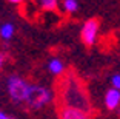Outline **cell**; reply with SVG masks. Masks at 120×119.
<instances>
[{"label": "cell", "mask_w": 120, "mask_h": 119, "mask_svg": "<svg viewBox=\"0 0 120 119\" xmlns=\"http://www.w3.org/2000/svg\"><path fill=\"white\" fill-rule=\"evenodd\" d=\"M62 99H63L65 107H74V108L89 111V104H88L86 93L83 90V87H82V84L77 79H74V77H69L63 84Z\"/></svg>", "instance_id": "cell-1"}, {"label": "cell", "mask_w": 120, "mask_h": 119, "mask_svg": "<svg viewBox=\"0 0 120 119\" xmlns=\"http://www.w3.org/2000/svg\"><path fill=\"white\" fill-rule=\"evenodd\" d=\"M54 98V93L46 87H42V85H35V84H29V91L28 96H26V102L31 110H40L43 107L49 104Z\"/></svg>", "instance_id": "cell-2"}, {"label": "cell", "mask_w": 120, "mask_h": 119, "mask_svg": "<svg viewBox=\"0 0 120 119\" xmlns=\"http://www.w3.org/2000/svg\"><path fill=\"white\" fill-rule=\"evenodd\" d=\"M6 88L11 101L14 104H25L29 91V82L17 74H11L6 79Z\"/></svg>", "instance_id": "cell-3"}, {"label": "cell", "mask_w": 120, "mask_h": 119, "mask_svg": "<svg viewBox=\"0 0 120 119\" xmlns=\"http://www.w3.org/2000/svg\"><path fill=\"white\" fill-rule=\"evenodd\" d=\"M99 31H100V23L97 19H89L83 23L82 26V40L86 46L95 45L99 39Z\"/></svg>", "instance_id": "cell-4"}, {"label": "cell", "mask_w": 120, "mask_h": 119, "mask_svg": "<svg viewBox=\"0 0 120 119\" xmlns=\"http://www.w3.org/2000/svg\"><path fill=\"white\" fill-rule=\"evenodd\" d=\"M60 119H91L89 113L74 107H63L60 110Z\"/></svg>", "instance_id": "cell-5"}, {"label": "cell", "mask_w": 120, "mask_h": 119, "mask_svg": "<svg viewBox=\"0 0 120 119\" xmlns=\"http://www.w3.org/2000/svg\"><path fill=\"white\" fill-rule=\"evenodd\" d=\"M103 102L108 110H117L120 107V91L116 88L106 90L105 96H103Z\"/></svg>", "instance_id": "cell-6"}, {"label": "cell", "mask_w": 120, "mask_h": 119, "mask_svg": "<svg viewBox=\"0 0 120 119\" xmlns=\"http://www.w3.org/2000/svg\"><path fill=\"white\" fill-rule=\"evenodd\" d=\"M65 68H66L65 62L62 59H59V57H51V59L48 60V71H49L51 74L59 76V74H62L65 71Z\"/></svg>", "instance_id": "cell-7"}, {"label": "cell", "mask_w": 120, "mask_h": 119, "mask_svg": "<svg viewBox=\"0 0 120 119\" xmlns=\"http://www.w3.org/2000/svg\"><path fill=\"white\" fill-rule=\"evenodd\" d=\"M14 34H15V26L12 23L8 22V23H3L2 26H0V39H3L5 42L11 40Z\"/></svg>", "instance_id": "cell-8"}, {"label": "cell", "mask_w": 120, "mask_h": 119, "mask_svg": "<svg viewBox=\"0 0 120 119\" xmlns=\"http://www.w3.org/2000/svg\"><path fill=\"white\" fill-rule=\"evenodd\" d=\"M62 8H63V11L68 12V14H74V12L79 11L80 3H79V0H63L62 2Z\"/></svg>", "instance_id": "cell-9"}, {"label": "cell", "mask_w": 120, "mask_h": 119, "mask_svg": "<svg viewBox=\"0 0 120 119\" xmlns=\"http://www.w3.org/2000/svg\"><path fill=\"white\" fill-rule=\"evenodd\" d=\"M39 5L46 11H54L59 5V0H37Z\"/></svg>", "instance_id": "cell-10"}, {"label": "cell", "mask_w": 120, "mask_h": 119, "mask_svg": "<svg viewBox=\"0 0 120 119\" xmlns=\"http://www.w3.org/2000/svg\"><path fill=\"white\" fill-rule=\"evenodd\" d=\"M111 85H112V88L120 91V73H114L111 76Z\"/></svg>", "instance_id": "cell-11"}, {"label": "cell", "mask_w": 120, "mask_h": 119, "mask_svg": "<svg viewBox=\"0 0 120 119\" xmlns=\"http://www.w3.org/2000/svg\"><path fill=\"white\" fill-rule=\"evenodd\" d=\"M5 62H6V56H5V53H3V51H0V70L3 68Z\"/></svg>", "instance_id": "cell-12"}, {"label": "cell", "mask_w": 120, "mask_h": 119, "mask_svg": "<svg viewBox=\"0 0 120 119\" xmlns=\"http://www.w3.org/2000/svg\"><path fill=\"white\" fill-rule=\"evenodd\" d=\"M0 119H14V118H11L9 115H6L5 111H2V110H0Z\"/></svg>", "instance_id": "cell-13"}, {"label": "cell", "mask_w": 120, "mask_h": 119, "mask_svg": "<svg viewBox=\"0 0 120 119\" xmlns=\"http://www.w3.org/2000/svg\"><path fill=\"white\" fill-rule=\"evenodd\" d=\"M8 2H9V3H14V5H17V3H22L23 0H8Z\"/></svg>", "instance_id": "cell-14"}, {"label": "cell", "mask_w": 120, "mask_h": 119, "mask_svg": "<svg viewBox=\"0 0 120 119\" xmlns=\"http://www.w3.org/2000/svg\"><path fill=\"white\" fill-rule=\"evenodd\" d=\"M119 116H120V107H119Z\"/></svg>", "instance_id": "cell-15"}]
</instances>
